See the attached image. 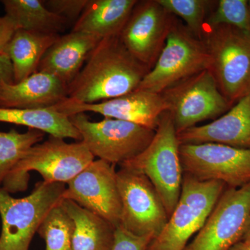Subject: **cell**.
Segmentation results:
<instances>
[{
    "label": "cell",
    "instance_id": "5bb4252c",
    "mask_svg": "<svg viewBox=\"0 0 250 250\" xmlns=\"http://www.w3.org/2000/svg\"><path fill=\"white\" fill-rule=\"evenodd\" d=\"M52 107L68 117L93 112L104 118L129 122L154 131L161 116L168 111V105L161 93L139 88L118 98L95 104L77 103L67 98Z\"/></svg>",
    "mask_w": 250,
    "mask_h": 250
},
{
    "label": "cell",
    "instance_id": "5b68a950",
    "mask_svg": "<svg viewBox=\"0 0 250 250\" xmlns=\"http://www.w3.org/2000/svg\"><path fill=\"white\" fill-rule=\"evenodd\" d=\"M201 40L219 90L232 104L250 93V34L228 25L205 27Z\"/></svg>",
    "mask_w": 250,
    "mask_h": 250
},
{
    "label": "cell",
    "instance_id": "ffe728a7",
    "mask_svg": "<svg viewBox=\"0 0 250 250\" xmlns=\"http://www.w3.org/2000/svg\"><path fill=\"white\" fill-rule=\"evenodd\" d=\"M0 123L27 126L39 130L49 136L82 141L78 130L72 125L70 117L53 107L44 108H11L0 107Z\"/></svg>",
    "mask_w": 250,
    "mask_h": 250
},
{
    "label": "cell",
    "instance_id": "7c38bea8",
    "mask_svg": "<svg viewBox=\"0 0 250 250\" xmlns=\"http://www.w3.org/2000/svg\"><path fill=\"white\" fill-rule=\"evenodd\" d=\"M63 199L101 217L116 229L121 225V196L113 164L94 160L67 184Z\"/></svg>",
    "mask_w": 250,
    "mask_h": 250
},
{
    "label": "cell",
    "instance_id": "603a6c76",
    "mask_svg": "<svg viewBox=\"0 0 250 250\" xmlns=\"http://www.w3.org/2000/svg\"><path fill=\"white\" fill-rule=\"evenodd\" d=\"M1 2L5 15L14 21L18 29L60 35L69 24L65 18L47 9L42 0H2Z\"/></svg>",
    "mask_w": 250,
    "mask_h": 250
},
{
    "label": "cell",
    "instance_id": "8992f818",
    "mask_svg": "<svg viewBox=\"0 0 250 250\" xmlns=\"http://www.w3.org/2000/svg\"><path fill=\"white\" fill-rule=\"evenodd\" d=\"M210 63L203 41L175 18L160 55L137 88L163 93L189 77L209 70Z\"/></svg>",
    "mask_w": 250,
    "mask_h": 250
},
{
    "label": "cell",
    "instance_id": "cb8c5ba5",
    "mask_svg": "<svg viewBox=\"0 0 250 250\" xmlns=\"http://www.w3.org/2000/svg\"><path fill=\"white\" fill-rule=\"evenodd\" d=\"M44 136L45 133L32 129L24 133L14 129L0 131V187L29 149L41 142Z\"/></svg>",
    "mask_w": 250,
    "mask_h": 250
},
{
    "label": "cell",
    "instance_id": "836d02e7",
    "mask_svg": "<svg viewBox=\"0 0 250 250\" xmlns=\"http://www.w3.org/2000/svg\"><path fill=\"white\" fill-rule=\"evenodd\" d=\"M249 6H250V1H249Z\"/></svg>",
    "mask_w": 250,
    "mask_h": 250
},
{
    "label": "cell",
    "instance_id": "2e32d148",
    "mask_svg": "<svg viewBox=\"0 0 250 250\" xmlns=\"http://www.w3.org/2000/svg\"><path fill=\"white\" fill-rule=\"evenodd\" d=\"M100 41L97 36L80 31L60 35L42 57L38 71L51 74L69 85Z\"/></svg>",
    "mask_w": 250,
    "mask_h": 250
},
{
    "label": "cell",
    "instance_id": "1f68e13d",
    "mask_svg": "<svg viewBox=\"0 0 250 250\" xmlns=\"http://www.w3.org/2000/svg\"><path fill=\"white\" fill-rule=\"evenodd\" d=\"M229 250H250V244L240 241Z\"/></svg>",
    "mask_w": 250,
    "mask_h": 250
},
{
    "label": "cell",
    "instance_id": "d6a6232c",
    "mask_svg": "<svg viewBox=\"0 0 250 250\" xmlns=\"http://www.w3.org/2000/svg\"><path fill=\"white\" fill-rule=\"evenodd\" d=\"M243 242V243H249L250 244V225L249 228H248V230L246 233H245L244 236H243V238H242L241 241Z\"/></svg>",
    "mask_w": 250,
    "mask_h": 250
},
{
    "label": "cell",
    "instance_id": "d4e9b609",
    "mask_svg": "<svg viewBox=\"0 0 250 250\" xmlns=\"http://www.w3.org/2000/svg\"><path fill=\"white\" fill-rule=\"evenodd\" d=\"M74 225L62 202L50 210L38 233L45 240V250H72Z\"/></svg>",
    "mask_w": 250,
    "mask_h": 250
},
{
    "label": "cell",
    "instance_id": "484cf974",
    "mask_svg": "<svg viewBox=\"0 0 250 250\" xmlns=\"http://www.w3.org/2000/svg\"><path fill=\"white\" fill-rule=\"evenodd\" d=\"M170 14L179 16L195 37L202 39L206 19L215 1L207 0H157Z\"/></svg>",
    "mask_w": 250,
    "mask_h": 250
},
{
    "label": "cell",
    "instance_id": "7402d4cb",
    "mask_svg": "<svg viewBox=\"0 0 250 250\" xmlns=\"http://www.w3.org/2000/svg\"><path fill=\"white\" fill-rule=\"evenodd\" d=\"M210 214L179 200L162 231L147 250H184L189 240L202 228Z\"/></svg>",
    "mask_w": 250,
    "mask_h": 250
},
{
    "label": "cell",
    "instance_id": "30bf717a",
    "mask_svg": "<svg viewBox=\"0 0 250 250\" xmlns=\"http://www.w3.org/2000/svg\"><path fill=\"white\" fill-rule=\"evenodd\" d=\"M250 225V182L223 192L195 238L184 250H229Z\"/></svg>",
    "mask_w": 250,
    "mask_h": 250
},
{
    "label": "cell",
    "instance_id": "9c48e42d",
    "mask_svg": "<svg viewBox=\"0 0 250 250\" xmlns=\"http://www.w3.org/2000/svg\"><path fill=\"white\" fill-rule=\"evenodd\" d=\"M121 225L138 236L157 237L169 217L155 188L144 174L128 167L117 171Z\"/></svg>",
    "mask_w": 250,
    "mask_h": 250
},
{
    "label": "cell",
    "instance_id": "9a60e30c",
    "mask_svg": "<svg viewBox=\"0 0 250 250\" xmlns=\"http://www.w3.org/2000/svg\"><path fill=\"white\" fill-rule=\"evenodd\" d=\"M177 137L180 145L218 143L250 149V93L220 118L189 128Z\"/></svg>",
    "mask_w": 250,
    "mask_h": 250
},
{
    "label": "cell",
    "instance_id": "8fae6325",
    "mask_svg": "<svg viewBox=\"0 0 250 250\" xmlns=\"http://www.w3.org/2000/svg\"><path fill=\"white\" fill-rule=\"evenodd\" d=\"M184 173L200 180H215L230 188L250 182V149L218 143L182 144L179 147Z\"/></svg>",
    "mask_w": 250,
    "mask_h": 250
},
{
    "label": "cell",
    "instance_id": "7a4b0ae2",
    "mask_svg": "<svg viewBox=\"0 0 250 250\" xmlns=\"http://www.w3.org/2000/svg\"><path fill=\"white\" fill-rule=\"evenodd\" d=\"M95 157L82 141L68 143L49 136L36 144L10 172L2 188L11 193L27 190L29 172L36 171L47 183L67 184L91 164Z\"/></svg>",
    "mask_w": 250,
    "mask_h": 250
},
{
    "label": "cell",
    "instance_id": "4dcf8cb0",
    "mask_svg": "<svg viewBox=\"0 0 250 250\" xmlns=\"http://www.w3.org/2000/svg\"><path fill=\"white\" fill-rule=\"evenodd\" d=\"M12 63L7 55H0V93L5 84L14 83Z\"/></svg>",
    "mask_w": 250,
    "mask_h": 250
},
{
    "label": "cell",
    "instance_id": "e0dca14e",
    "mask_svg": "<svg viewBox=\"0 0 250 250\" xmlns=\"http://www.w3.org/2000/svg\"><path fill=\"white\" fill-rule=\"evenodd\" d=\"M68 85L59 78L38 71L18 83L5 84L0 93V107H52L68 98Z\"/></svg>",
    "mask_w": 250,
    "mask_h": 250
},
{
    "label": "cell",
    "instance_id": "83f0119b",
    "mask_svg": "<svg viewBox=\"0 0 250 250\" xmlns=\"http://www.w3.org/2000/svg\"><path fill=\"white\" fill-rule=\"evenodd\" d=\"M88 0H47L44 1L46 7L54 14L65 18L70 22L80 17Z\"/></svg>",
    "mask_w": 250,
    "mask_h": 250
},
{
    "label": "cell",
    "instance_id": "ba28073f",
    "mask_svg": "<svg viewBox=\"0 0 250 250\" xmlns=\"http://www.w3.org/2000/svg\"><path fill=\"white\" fill-rule=\"evenodd\" d=\"M177 134L198 123L215 119L228 111L231 104L224 97L209 70L179 82L161 93Z\"/></svg>",
    "mask_w": 250,
    "mask_h": 250
},
{
    "label": "cell",
    "instance_id": "f546056e",
    "mask_svg": "<svg viewBox=\"0 0 250 250\" xmlns=\"http://www.w3.org/2000/svg\"><path fill=\"white\" fill-rule=\"evenodd\" d=\"M18 29L16 23L9 16L0 17V55H6L8 45Z\"/></svg>",
    "mask_w": 250,
    "mask_h": 250
},
{
    "label": "cell",
    "instance_id": "44dd1931",
    "mask_svg": "<svg viewBox=\"0 0 250 250\" xmlns=\"http://www.w3.org/2000/svg\"><path fill=\"white\" fill-rule=\"evenodd\" d=\"M60 35L18 29L10 41L6 55L12 63L14 83L38 72L42 57Z\"/></svg>",
    "mask_w": 250,
    "mask_h": 250
},
{
    "label": "cell",
    "instance_id": "ac0fdd59",
    "mask_svg": "<svg viewBox=\"0 0 250 250\" xmlns=\"http://www.w3.org/2000/svg\"><path fill=\"white\" fill-rule=\"evenodd\" d=\"M137 0H88L72 31L99 39L120 36Z\"/></svg>",
    "mask_w": 250,
    "mask_h": 250
},
{
    "label": "cell",
    "instance_id": "277c9868",
    "mask_svg": "<svg viewBox=\"0 0 250 250\" xmlns=\"http://www.w3.org/2000/svg\"><path fill=\"white\" fill-rule=\"evenodd\" d=\"M66 184L38 182L27 196L16 198L0 187V250H29L46 216L63 200Z\"/></svg>",
    "mask_w": 250,
    "mask_h": 250
},
{
    "label": "cell",
    "instance_id": "4316f807",
    "mask_svg": "<svg viewBox=\"0 0 250 250\" xmlns=\"http://www.w3.org/2000/svg\"><path fill=\"white\" fill-rule=\"evenodd\" d=\"M228 25L250 34L249 1L220 0L216 8L207 16L205 27Z\"/></svg>",
    "mask_w": 250,
    "mask_h": 250
},
{
    "label": "cell",
    "instance_id": "f1b7e54d",
    "mask_svg": "<svg viewBox=\"0 0 250 250\" xmlns=\"http://www.w3.org/2000/svg\"><path fill=\"white\" fill-rule=\"evenodd\" d=\"M152 240L150 237L136 236L119 226L115 229L112 250H147Z\"/></svg>",
    "mask_w": 250,
    "mask_h": 250
},
{
    "label": "cell",
    "instance_id": "3957f363",
    "mask_svg": "<svg viewBox=\"0 0 250 250\" xmlns=\"http://www.w3.org/2000/svg\"><path fill=\"white\" fill-rule=\"evenodd\" d=\"M180 143L169 112L161 116L149 146L137 156L121 164L146 175L155 188L169 218L180 197L184 170Z\"/></svg>",
    "mask_w": 250,
    "mask_h": 250
},
{
    "label": "cell",
    "instance_id": "52a82bcc",
    "mask_svg": "<svg viewBox=\"0 0 250 250\" xmlns=\"http://www.w3.org/2000/svg\"><path fill=\"white\" fill-rule=\"evenodd\" d=\"M82 142L98 159L116 166L134 159L146 149L155 131L121 120L93 122L85 113L70 116Z\"/></svg>",
    "mask_w": 250,
    "mask_h": 250
},
{
    "label": "cell",
    "instance_id": "4fadbf2b",
    "mask_svg": "<svg viewBox=\"0 0 250 250\" xmlns=\"http://www.w3.org/2000/svg\"><path fill=\"white\" fill-rule=\"evenodd\" d=\"M174 20L157 0L138 1L120 39L130 54L151 70L165 46Z\"/></svg>",
    "mask_w": 250,
    "mask_h": 250
},
{
    "label": "cell",
    "instance_id": "d6986e66",
    "mask_svg": "<svg viewBox=\"0 0 250 250\" xmlns=\"http://www.w3.org/2000/svg\"><path fill=\"white\" fill-rule=\"evenodd\" d=\"M62 205L75 225L72 250H112L114 227L72 200L63 199Z\"/></svg>",
    "mask_w": 250,
    "mask_h": 250
},
{
    "label": "cell",
    "instance_id": "6da1fadb",
    "mask_svg": "<svg viewBox=\"0 0 250 250\" xmlns=\"http://www.w3.org/2000/svg\"><path fill=\"white\" fill-rule=\"evenodd\" d=\"M149 70L130 54L120 36L106 38L68 85L67 97L84 104L118 98L136 90Z\"/></svg>",
    "mask_w": 250,
    "mask_h": 250
}]
</instances>
